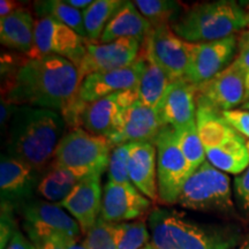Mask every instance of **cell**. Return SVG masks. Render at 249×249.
Masks as SVG:
<instances>
[{
	"mask_svg": "<svg viewBox=\"0 0 249 249\" xmlns=\"http://www.w3.org/2000/svg\"><path fill=\"white\" fill-rule=\"evenodd\" d=\"M81 83L79 70L67 59L55 54L27 57L6 79L1 99L64 114L79 99Z\"/></svg>",
	"mask_w": 249,
	"mask_h": 249,
	"instance_id": "cell-1",
	"label": "cell"
},
{
	"mask_svg": "<svg viewBox=\"0 0 249 249\" xmlns=\"http://www.w3.org/2000/svg\"><path fill=\"white\" fill-rule=\"evenodd\" d=\"M65 126L59 112L20 107L9 124L7 155L26 161L43 174L51 166Z\"/></svg>",
	"mask_w": 249,
	"mask_h": 249,
	"instance_id": "cell-2",
	"label": "cell"
},
{
	"mask_svg": "<svg viewBox=\"0 0 249 249\" xmlns=\"http://www.w3.org/2000/svg\"><path fill=\"white\" fill-rule=\"evenodd\" d=\"M171 28L188 43L224 39L247 28L246 9L230 0L202 2L182 12Z\"/></svg>",
	"mask_w": 249,
	"mask_h": 249,
	"instance_id": "cell-3",
	"label": "cell"
},
{
	"mask_svg": "<svg viewBox=\"0 0 249 249\" xmlns=\"http://www.w3.org/2000/svg\"><path fill=\"white\" fill-rule=\"evenodd\" d=\"M148 227L156 249H231L235 242L233 236L204 229L172 209L152 210Z\"/></svg>",
	"mask_w": 249,
	"mask_h": 249,
	"instance_id": "cell-4",
	"label": "cell"
},
{
	"mask_svg": "<svg viewBox=\"0 0 249 249\" xmlns=\"http://www.w3.org/2000/svg\"><path fill=\"white\" fill-rule=\"evenodd\" d=\"M113 145L104 136L87 132L82 127L71 128L62 136L52 164L70 170L80 179L102 176L108 166Z\"/></svg>",
	"mask_w": 249,
	"mask_h": 249,
	"instance_id": "cell-5",
	"label": "cell"
},
{
	"mask_svg": "<svg viewBox=\"0 0 249 249\" xmlns=\"http://www.w3.org/2000/svg\"><path fill=\"white\" fill-rule=\"evenodd\" d=\"M178 204L189 210L231 213L234 211L231 180L207 160L187 179Z\"/></svg>",
	"mask_w": 249,
	"mask_h": 249,
	"instance_id": "cell-6",
	"label": "cell"
},
{
	"mask_svg": "<svg viewBox=\"0 0 249 249\" xmlns=\"http://www.w3.org/2000/svg\"><path fill=\"white\" fill-rule=\"evenodd\" d=\"M155 144L157 149L158 202L164 205L178 204L182 187L193 170L179 147L173 127L165 126Z\"/></svg>",
	"mask_w": 249,
	"mask_h": 249,
	"instance_id": "cell-7",
	"label": "cell"
},
{
	"mask_svg": "<svg viewBox=\"0 0 249 249\" xmlns=\"http://www.w3.org/2000/svg\"><path fill=\"white\" fill-rule=\"evenodd\" d=\"M21 213L24 231L31 242L50 236L79 240L80 225L59 204L31 198L21 205Z\"/></svg>",
	"mask_w": 249,
	"mask_h": 249,
	"instance_id": "cell-8",
	"label": "cell"
},
{
	"mask_svg": "<svg viewBox=\"0 0 249 249\" xmlns=\"http://www.w3.org/2000/svg\"><path fill=\"white\" fill-rule=\"evenodd\" d=\"M142 46L143 57L155 62L172 82L186 80L189 67L188 43L180 38L170 24L152 28Z\"/></svg>",
	"mask_w": 249,
	"mask_h": 249,
	"instance_id": "cell-9",
	"label": "cell"
},
{
	"mask_svg": "<svg viewBox=\"0 0 249 249\" xmlns=\"http://www.w3.org/2000/svg\"><path fill=\"white\" fill-rule=\"evenodd\" d=\"M87 42L70 27L52 18H39L35 26V46L27 57L39 58L49 54L62 57L76 67L85 58Z\"/></svg>",
	"mask_w": 249,
	"mask_h": 249,
	"instance_id": "cell-10",
	"label": "cell"
},
{
	"mask_svg": "<svg viewBox=\"0 0 249 249\" xmlns=\"http://www.w3.org/2000/svg\"><path fill=\"white\" fill-rule=\"evenodd\" d=\"M236 48L235 35L213 42L188 43L189 67L186 81L200 86L222 73L234 61Z\"/></svg>",
	"mask_w": 249,
	"mask_h": 249,
	"instance_id": "cell-11",
	"label": "cell"
},
{
	"mask_svg": "<svg viewBox=\"0 0 249 249\" xmlns=\"http://www.w3.org/2000/svg\"><path fill=\"white\" fill-rule=\"evenodd\" d=\"M246 74L231 64L213 79L196 86V107H208L222 113L245 104Z\"/></svg>",
	"mask_w": 249,
	"mask_h": 249,
	"instance_id": "cell-12",
	"label": "cell"
},
{
	"mask_svg": "<svg viewBox=\"0 0 249 249\" xmlns=\"http://www.w3.org/2000/svg\"><path fill=\"white\" fill-rule=\"evenodd\" d=\"M141 45L134 38H121L107 44L87 42L86 55L77 67L81 81L91 74L132 66L141 57Z\"/></svg>",
	"mask_w": 249,
	"mask_h": 249,
	"instance_id": "cell-13",
	"label": "cell"
},
{
	"mask_svg": "<svg viewBox=\"0 0 249 249\" xmlns=\"http://www.w3.org/2000/svg\"><path fill=\"white\" fill-rule=\"evenodd\" d=\"M138 101L139 88H135L85 104L80 114V126L87 132L108 139L116 129L121 113Z\"/></svg>",
	"mask_w": 249,
	"mask_h": 249,
	"instance_id": "cell-14",
	"label": "cell"
},
{
	"mask_svg": "<svg viewBox=\"0 0 249 249\" xmlns=\"http://www.w3.org/2000/svg\"><path fill=\"white\" fill-rule=\"evenodd\" d=\"M164 127L158 111L138 101L121 113L116 129L107 140L113 148L124 143H155Z\"/></svg>",
	"mask_w": 249,
	"mask_h": 249,
	"instance_id": "cell-15",
	"label": "cell"
},
{
	"mask_svg": "<svg viewBox=\"0 0 249 249\" xmlns=\"http://www.w3.org/2000/svg\"><path fill=\"white\" fill-rule=\"evenodd\" d=\"M151 208V201L136 189L132 182L105 185L101 216L112 224L126 223L138 219Z\"/></svg>",
	"mask_w": 249,
	"mask_h": 249,
	"instance_id": "cell-16",
	"label": "cell"
},
{
	"mask_svg": "<svg viewBox=\"0 0 249 249\" xmlns=\"http://www.w3.org/2000/svg\"><path fill=\"white\" fill-rule=\"evenodd\" d=\"M42 178V173L31 165L7 154L0 161V194L1 203L14 207L31 200Z\"/></svg>",
	"mask_w": 249,
	"mask_h": 249,
	"instance_id": "cell-17",
	"label": "cell"
},
{
	"mask_svg": "<svg viewBox=\"0 0 249 249\" xmlns=\"http://www.w3.org/2000/svg\"><path fill=\"white\" fill-rule=\"evenodd\" d=\"M143 68H144V58L141 54L138 61L132 66L91 74L81 83L79 99L85 104H88L114 92L139 88Z\"/></svg>",
	"mask_w": 249,
	"mask_h": 249,
	"instance_id": "cell-18",
	"label": "cell"
},
{
	"mask_svg": "<svg viewBox=\"0 0 249 249\" xmlns=\"http://www.w3.org/2000/svg\"><path fill=\"white\" fill-rule=\"evenodd\" d=\"M101 177L95 174L82 178L66 200L59 204L71 214L85 234L92 229L102 211Z\"/></svg>",
	"mask_w": 249,
	"mask_h": 249,
	"instance_id": "cell-19",
	"label": "cell"
},
{
	"mask_svg": "<svg viewBox=\"0 0 249 249\" xmlns=\"http://www.w3.org/2000/svg\"><path fill=\"white\" fill-rule=\"evenodd\" d=\"M196 86L186 80L174 81L161 99L157 111L165 126L174 129L196 120Z\"/></svg>",
	"mask_w": 249,
	"mask_h": 249,
	"instance_id": "cell-20",
	"label": "cell"
},
{
	"mask_svg": "<svg viewBox=\"0 0 249 249\" xmlns=\"http://www.w3.org/2000/svg\"><path fill=\"white\" fill-rule=\"evenodd\" d=\"M130 182L145 197L158 201L157 149L155 143H134L129 160Z\"/></svg>",
	"mask_w": 249,
	"mask_h": 249,
	"instance_id": "cell-21",
	"label": "cell"
},
{
	"mask_svg": "<svg viewBox=\"0 0 249 249\" xmlns=\"http://www.w3.org/2000/svg\"><path fill=\"white\" fill-rule=\"evenodd\" d=\"M152 30L149 21L133 1H124L103 31L99 44H107L121 38H134L143 45Z\"/></svg>",
	"mask_w": 249,
	"mask_h": 249,
	"instance_id": "cell-22",
	"label": "cell"
},
{
	"mask_svg": "<svg viewBox=\"0 0 249 249\" xmlns=\"http://www.w3.org/2000/svg\"><path fill=\"white\" fill-rule=\"evenodd\" d=\"M35 26L29 9L20 8L0 18V40L6 48L29 54L35 46Z\"/></svg>",
	"mask_w": 249,
	"mask_h": 249,
	"instance_id": "cell-23",
	"label": "cell"
},
{
	"mask_svg": "<svg viewBox=\"0 0 249 249\" xmlns=\"http://www.w3.org/2000/svg\"><path fill=\"white\" fill-rule=\"evenodd\" d=\"M205 156L213 167L224 173L240 176L249 166V152L246 140L240 134L216 148L207 149Z\"/></svg>",
	"mask_w": 249,
	"mask_h": 249,
	"instance_id": "cell-24",
	"label": "cell"
},
{
	"mask_svg": "<svg viewBox=\"0 0 249 249\" xmlns=\"http://www.w3.org/2000/svg\"><path fill=\"white\" fill-rule=\"evenodd\" d=\"M196 127L204 150L216 148L238 135L222 114L208 107H196Z\"/></svg>",
	"mask_w": 249,
	"mask_h": 249,
	"instance_id": "cell-25",
	"label": "cell"
},
{
	"mask_svg": "<svg viewBox=\"0 0 249 249\" xmlns=\"http://www.w3.org/2000/svg\"><path fill=\"white\" fill-rule=\"evenodd\" d=\"M80 180L79 177L70 170L51 164L42 174L37 192L48 202L60 204L70 196Z\"/></svg>",
	"mask_w": 249,
	"mask_h": 249,
	"instance_id": "cell-26",
	"label": "cell"
},
{
	"mask_svg": "<svg viewBox=\"0 0 249 249\" xmlns=\"http://www.w3.org/2000/svg\"><path fill=\"white\" fill-rule=\"evenodd\" d=\"M171 85L170 77L155 62L144 58V68L139 83V101L145 107L157 110Z\"/></svg>",
	"mask_w": 249,
	"mask_h": 249,
	"instance_id": "cell-27",
	"label": "cell"
},
{
	"mask_svg": "<svg viewBox=\"0 0 249 249\" xmlns=\"http://www.w3.org/2000/svg\"><path fill=\"white\" fill-rule=\"evenodd\" d=\"M34 9L37 17L52 18L65 26L70 27L83 39L88 40L87 31L83 21L82 11L71 7L66 1L62 0H43V1L34 2Z\"/></svg>",
	"mask_w": 249,
	"mask_h": 249,
	"instance_id": "cell-28",
	"label": "cell"
},
{
	"mask_svg": "<svg viewBox=\"0 0 249 249\" xmlns=\"http://www.w3.org/2000/svg\"><path fill=\"white\" fill-rule=\"evenodd\" d=\"M123 4L121 0H96L82 11L88 42L95 43L99 40L105 27Z\"/></svg>",
	"mask_w": 249,
	"mask_h": 249,
	"instance_id": "cell-29",
	"label": "cell"
},
{
	"mask_svg": "<svg viewBox=\"0 0 249 249\" xmlns=\"http://www.w3.org/2000/svg\"><path fill=\"white\" fill-rule=\"evenodd\" d=\"M141 14L152 28L172 24L182 14L181 4L170 0H136L134 1Z\"/></svg>",
	"mask_w": 249,
	"mask_h": 249,
	"instance_id": "cell-30",
	"label": "cell"
},
{
	"mask_svg": "<svg viewBox=\"0 0 249 249\" xmlns=\"http://www.w3.org/2000/svg\"><path fill=\"white\" fill-rule=\"evenodd\" d=\"M174 130H176L179 147L194 172L202 164L207 161L205 160L207 156H205L204 147L202 144L200 136H198L197 127H196V120L194 123Z\"/></svg>",
	"mask_w": 249,
	"mask_h": 249,
	"instance_id": "cell-31",
	"label": "cell"
},
{
	"mask_svg": "<svg viewBox=\"0 0 249 249\" xmlns=\"http://www.w3.org/2000/svg\"><path fill=\"white\" fill-rule=\"evenodd\" d=\"M118 249H141L151 238L147 224L142 220L116 224Z\"/></svg>",
	"mask_w": 249,
	"mask_h": 249,
	"instance_id": "cell-32",
	"label": "cell"
},
{
	"mask_svg": "<svg viewBox=\"0 0 249 249\" xmlns=\"http://www.w3.org/2000/svg\"><path fill=\"white\" fill-rule=\"evenodd\" d=\"M133 144L134 143H124L112 149L107 166L108 181L114 183L130 182L129 160Z\"/></svg>",
	"mask_w": 249,
	"mask_h": 249,
	"instance_id": "cell-33",
	"label": "cell"
},
{
	"mask_svg": "<svg viewBox=\"0 0 249 249\" xmlns=\"http://www.w3.org/2000/svg\"><path fill=\"white\" fill-rule=\"evenodd\" d=\"M85 242L89 249H118L116 224L98 218L92 229L86 234Z\"/></svg>",
	"mask_w": 249,
	"mask_h": 249,
	"instance_id": "cell-34",
	"label": "cell"
},
{
	"mask_svg": "<svg viewBox=\"0 0 249 249\" xmlns=\"http://www.w3.org/2000/svg\"><path fill=\"white\" fill-rule=\"evenodd\" d=\"M222 117L236 133L249 140V111L230 110L222 112Z\"/></svg>",
	"mask_w": 249,
	"mask_h": 249,
	"instance_id": "cell-35",
	"label": "cell"
},
{
	"mask_svg": "<svg viewBox=\"0 0 249 249\" xmlns=\"http://www.w3.org/2000/svg\"><path fill=\"white\" fill-rule=\"evenodd\" d=\"M234 195L239 208L249 217V166L234 179Z\"/></svg>",
	"mask_w": 249,
	"mask_h": 249,
	"instance_id": "cell-36",
	"label": "cell"
},
{
	"mask_svg": "<svg viewBox=\"0 0 249 249\" xmlns=\"http://www.w3.org/2000/svg\"><path fill=\"white\" fill-rule=\"evenodd\" d=\"M71 241L62 236H50V238L40 239L35 242H31L35 249H66L67 242Z\"/></svg>",
	"mask_w": 249,
	"mask_h": 249,
	"instance_id": "cell-37",
	"label": "cell"
},
{
	"mask_svg": "<svg viewBox=\"0 0 249 249\" xmlns=\"http://www.w3.org/2000/svg\"><path fill=\"white\" fill-rule=\"evenodd\" d=\"M18 107H18V105L11 104V103L1 99V105H0V124H1L2 128H4L6 124H8V123L11 124Z\"/></svg>",
	"mask_w": 249,
	"mask_h": 249,
	"instance_id": "cell-38",
	"label": "cell"
},
{
	"mask_svg": "<svg viewBox=\"0 0 249 249\" xmlns=\"http://www.w3.org/2000/svg\"><path fill=\"white\" fill-rule=\"evenodd\" d=\"M6 249H35L29 239L26 238L22 233L17 231L12 236Z\"/></svg>",
	"mask_w": 249,
	"mask_h": 249,
	"instance_id": "cell-39",
	"label": "cell"
},
{
	"mask_svg": "<svg viewBox=\"0 0 249 249\" xmlns=\"http://www.w3.org/2000/svg\"><path fill=\"white\" fill-rule=\"evenodd\" d=\"M235 67L244 71L245 74L249 73V50H239L234 61L232 62Z\"/></svg>",
	"mask_w": 249,
	"mask_h": 249,
	"instance_id": "cell-40",
	"label": "cell"
},
{
	"mask_svg": "<svg viewBox=\"0 0 249 249\" xmlns=\"http://www.w3.org/2000/svg\"><path fill=\"white\" fill-rule=\"evenodd\" d=\"M20 8H22L21 2L13 1V0H1L0 1V17H7V15L14 13L15 11Z\"/></svg>",
	"mask_w": 249,
	"mask_h": 249,
	"instance_id": "cell-41",
	"label": "cell"
},
{
	"mask_svg": "<svg viewBox=\"0 0 249 249\" xmlns=\"http://www.w3.org/2000/svg\"><path fill=\"white\" fill-rule=\"evenodd\" d=\"M65 1L70 6H71V7L79 9V11H81V9L85 11L86 8H88L93 2L91 0H65Z\"/></svg>",
	"mask_w": 249,
	"mask_h": 249,
	"instance_id": "cell-42",
	"label": "cell"
},
{
	"mask_svg": "<svg viewBox=\"0 0 249 249\" xmlns=\"http://www.w3.org/2000/svg\"><path fill=\"white\" fill-rule=\"evenodd\" d=\"M239 50H249V30L242 31L238 38Z\"/></svg>",
	"mask_w": 249,
	"mask_h": 249,
	"instance_id": "cell-43",
	"label": "cell"
},
{
	"mask_svg": "<svg viewBox=\"0 0 249 249\" xmlns=\"http://www.w3.org/2000/svg\"><path fill=\"white\" fill-rule=\"evenodd\" d=\"M66 249H89L85 241L80 242L79 240H71L67 242Z\"/></svg>",
	"mask_w": 249,
	"mask_h": 249,
	"instance_id": "cell-44",
	"label": "cell"
},
{
	"mask_svg": "<svg viewBox=\"0 0 249 249\" xmlns=\"http://www.w3.org/2000/svg\"><path fill=\"white\" fill-rule=\"evenodd\" d=\"M249 102V73L246 74V97L245 103Z\"/></svg>",
	"mask_w": 249,
	"mask_h": 249,
	"instance_id": "cell-45",
	"label": "cell"
},
{
	"mask_svg": "<svg viewBox=\"0 0 249 249\" xmlns=\"http://www.w3.org/2000/svg\"><path fill=\"white\" fill-rule=\"evenodd\" d=\"M238 249H249V238L246 239V240L244 241V244H242Z\"/></svg>",
	"mask_w": 249,
	"mask_h": 249,
	"instance_id": "cell-46",
	"label": "cell"
},
{
	"mask_svg": "<svg viewBox=\"0 0 249 249\" xmlns=\"http://www.w3.org/2000/svg\"><path fill=\"white\" fill-rule=\"evenodd\" d=\"M246 22H247V28H249V8L246 11Z\"/></svg>",
	"mask_w": 249,
	"mask_h": 249,
	"instance_id": "cell-47",
	"label": "cell"
},
{
	"mask_svg": "<svg viewBox=\"0 0 249 249\" xmlns=\"http://www.w3.org/2000/svg\"><path fill=\"white\" fill-rule=\"evenodd\" d=\"M141 249H156V248H155V246L152 245V244H148L147 246H144V247L141 248Z\"/></svg>",
	"mask_w": 249,
	"mask_h": 249,
	"instance_id": "cell-48",
	"label": "cell"
},
{
	"mask_svg": "<svg viewBox=\"0 0 249 249\" xmlns=\"http://www.w3.org/2000/svg\"><path fill=\"white\" fill-rule=\"evenodd\" d=\"M245 108V110H248L249 111V102H247V103H245L244 104V107H242Z\"/></svg>",
	"mask_w": 249,
	"mask_h": 249,
	"instance_id": "cell-49",
	"label": "cell"
},
{
	"mask_svg": "<svg viewBox=\"0 0 249 249\" xmlns=\"http://www.w3.org/2000/svg\"><path fill=\"white\" fill-rule=\"evenodd\" d=\"M246 147H247V150L249 152V140H248V141H246Z\"/></svg>",
	"mask_w": 249,
	"mask_h": 249,
	"instance_id": "cell-50",
	"label": "cell"
}]
</instances>
